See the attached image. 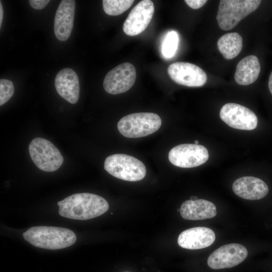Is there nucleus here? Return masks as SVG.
<instances>
[{
    "instance_id": "28",
    "label": "nucleus",
    "mask_w": 272,
    "mask_h": 272,
    "mask_svg": "<svg viewBox=\"0 0 272 272\" xmlns=\"http://www.w3.org/2000/svg\"><path fill=\"white\" fill-rule=\"evenodd\" d=\"M198 143H199V142L197 140H195L194 141V144H195L198 145Z\"/></svg>"
},
{
    "instance_id": "18",
    "label": "nucleus",
    "mask_w": 272,
    "mask_h": 272,
    "mask_svg": "<svg viewBox=\"0 0 272 272\" xmlns=\"http://www.w3.org/2000/svg\"><path fill=\"white\" fill-rule=\"evenodd\" d=\"M260 72V64L258 58L254 55H248L238 63L234 79L239 85H249L257 79Z\"/></svg>"
},
{
    "instance_id": "7",
    "label": "nucleus",
    "mask_w": 272,
    "mask_h": 272,
    "mask_svg": "<svg viewBox=\"0 0 272 272\" xmlns=\"http://www.w3.org/2000/svg\"><path fill=\"white\" fill-rule=\"evenodd\" d=\"M209 155L207 149L199 145L184 144L172 148L168 159L174 166L180 168H193L207 161Z\"/></svg>"
},
{
    "instance_id": "10",
    "label": "nucleus",
    "mask_w": 272,
    "mask_h": 272,
    "mask_svg": "<svg viewBox=\"0 0 272 272\" xmlns=\"http://www.w3.org/2000/svg\"><path fill=\"white\" fill-rule=\"evenodd\" d=\"M248 251L242 245L231 243L223 245L209 256L208 266L213 269H221L235 266L246 258Z\"/></svg>"
},
{
    "instance_id": "19",
    "label": "nucleus",
    "mask_w": 272,
    "mask_h": 272,
    "mask_svg": "<svg viewBox=\"0 0 272 272\" xmlns=\"http://www.w3.org/2000/svg\"><path fill=\"white\" fill-rule=\"evenodd\" d=\"M242 46V38L236 32L225 34L217 41V47L226 59L236 57L241 52Z\"/></svg>"
},
{
    "instance_id": "6",
    "label": "nucleus",
    "mask_w": 272,
    "mask_h": 272,
    "mask_svg": "<svg viewBox=\"0 0 272 272\" xmlns=\"http://www.w3.org/2000/svg\"><path fill=\"white\" fill-rule=\"evenodd\" d=\"M29 152L37 167L45 172L57 170L63 162L58 149L51 142L43 138L33 139L29 145Z\"/></svg>"
},
{
    "instance_id": "21",
    "label": "nucleus",
    "mask_w": 272,
    "mask_h": 272,
    "mask_svg": "<svg viewBox=\"0 0 272 272\" xmlns=\"http://www.w3.org/2000/svg\"><path fill=\"white\" fill-rule=\"evenodd\" d=\"M178 44V36L174 31L170 32L166 36L162 46V52L166 57H171L175 53Z\"/></svg>"
},
{
    "instance_id": "2",
    "label": "nucleus",
    "mask_w": 272,
    "mask_h": 272,
    "mask_svg": "<svg viewBox=\"0 0 272 272\" xmlns=\"http://www.w3.org/2000/svg\"><path fill=\"white\" fill-rule=\"evenodd\" d=\"M25 240L33 246L47 249L65 248L74 244L77 239L70 229L52 226H35L23 233Z\"/></svg>"
},
{
    "instance_id": "23",
    "label": "nucleus",
    "mask_w": 272,
    "mask_h": 272,
    "mask_svg": "<svg viewBox=\"0 0 272 272\" xmlns=\"http://www.w3.org/2000/svg\"><path fill=\"white\" fill-rule=\"evenodd\" d=\"M50 1L49 0H29L30 6L35 10H41L45 8Z\"/></svg>"
},
{
    "instance_id": "12",
    "label": "nucleus",
    "mask_w": 272,
    "mask_h": 272,
    "mask_svg": "<svg viewBox=\"0 0 272 272\" xmlns=\"http://www.w3.org/2000/svg\"><path fill=\"white\" fill-rule=\"evenodd\" d=\"M155 11L152 1L143 0L131 10L123 24V32L133 36L143 32L148 27Z\"/></svg>"
},
{
    "instance_id": "13",
    "label": "nucleus",
    "mask_w": 272,
    "mask_h": 272,
    "mask_svg": "<svg viewBox=\"0 0 272 272\" xmlns=\"http://www.w3.org/2000/svg\"><path fill=\"white\" fill-rule=\"evenodd\" d=\"M75 1L62 0L56 10L54 21L55 37L61 41L70 37L74 26Z\"/></svg>"
},
{
    "instance_id": "11",
    "label": "nucleus",
    "mask_w": 272,
    "mask_h": 272,
    "mask_svg": "<svg viewBox=\"0 0 272 272\" xmlns=\"http://www.w3.org/2000/svg\"><path fill=\"white\" fill-rule=\"evenodd\" d=\"M168 74L176 83L190 87L204 85L207 80L205 71L198 66L186 62H176L168 67Z\"/></svg>"
},
{
    "instance_id": "22",
    "label": "nucleus",
    "mask_w": 272,
    "mask_h": 272,
    "mask_svg": "<svg viewBox=\"0 0 272 272\" xmlns=\"http://www.w3.org/2000/svg\"><path fill=\"white\" fill-rule=\"evenodd\" d=\"M14 93V86L12 81L2 79L0 80V105L7 102Z\"/></svg>"
},
{
    "instance_id": "16",
    "label": "nucleus",
    "mask_w": 272,
    "mask_h": 272,
    "mask_svg": "<svg viewBox=\"0 0 272 272\" xmlns=\"http://www.w3.org/2000/svg\"><path fill=\"white\" fill-rule=\"evenodd\" d=\"M234 192L248 200H258L265 197L268 187L261 179L253 176H243L236 179L232 185Z\"/></svg>"
},
{
    "instance_id": "29",
    "label": "nucleus",
    "mask_w": 272,
    "mask_h": 272,
    "mask_svg": "<svg viewBox=\"0 0 272 272\" xmlns=\"http://www.w3.org/2000/svg\"><path fill=\"white\" fill-rule=\"evenodd\" d=\"M126 272H127V271H126Z\"/></svg>"
},
{
    "instance_id": "14",
    "label": "nucleus",
    "mask_w": 272,
    "mask_h": 272,
    "mask_svg": "<svg viewBox=\"0 0 272 272\" xmlns=\"http://www.w3.org/2000/svg\"><path fill=\"white\" fill-rule=\"evenodd\" d=\"M215 239V234L211 229L196 227L182 232L178 237L177 242L183 248L195 250L210 246Z\"/></svg>"
},
{
    "instance_id": "8",
    "label": "nucleus",
    "mask_w": 272,
    "mask_h": 272,
    "mask_svg": "<svg viewBox=\"0 0 272 272\" xmlns=\"http://www.w3.org/2000/svg\"><path fill=\"white\" fill-rule=\"evenodd\" d=\"M136 79L135 68L129 62L122 63L110 70L106 75L103 83L104 90L112 95L127 91Z\"/></svg>"
},
{
    "instance_id": "26",
    "label": "nucleus",
    "mask_w": 272,
    "mask_h": 272,
    "mask_svg": "<svg viewBox=\"0 0 272 272\" xmlns=\"http://www.w3.org/2000/svg\"><path fill=\"white\" fill-rule=\"evenodd\" d=\"M3 18V9L1 1L0 2V28L1 27Z\"/></svg>"
},
{
    "instance_id": "9",
    "label": "nucleus",
    "mask_w": 272,
    "mask_h": 272,
    "mask_svg": "<svg viewBox=\"0 0 272 272\" xmlns=\"http://www.w3.org/2000/svg\"><path fill=\"white\" fill-rule=\"evenodd\" d=\"M221 119L229 126L241 130H253L257 125L255 114L249 108L241 105L228 103L221 108Z\"/></svg>"
},
{
    "instance_id": "15",
    "label": "nucleus",
    "mask_w": 272,
    "mask_h": 272,
    "mask_svg": "<svg viewBox=\"0 0 272 272\" xmlns=\"http://www.w3.org/2000/svg\"><path fill=\"white\" fill-rule=\"evenodd\" d=\"M54 85L57 93L72 104L76 103L79 99L80 85L77 73L70 68H64L57 74Z\"/></svg>"
},
{
    "instance_id": "4",
    "label": "nucleus",
    "mask_w": 272,
    "mask_h": 272,
    "mask_svg": "<svg viewBox=\"0 0 272 272\" xmlns=\"http://www.w3.org/2000/svg\"><path fill=\"white\" fill-rule=\"evenodd\" d=\"M104 168L112 176L128 181L141 180L146 174V166L142 161L124 154L107 157L104 161Z\"/></svg>"
},
{
    "instance_id": "3",
    "label": "nucleus",
    "mask_w": 272,
    "mask_h": 272,
    "mask_svg": "<svg viewBox=\"0 0 272 272\" xmlns=\"http://www.w3.org/2000/svg\"><path fill=\"white\" fill-rule=\"evenodd\" d=\"M162 120L151 112L134 113L121 118L117 123L119 132L128 138H139L152 134L160 127Z\"/></svg>"
},
{
    "instance_id": "17",
    "label": "nucleus",
    "mask_w": 272,
    "mask_h": 272,
    "mask_svg": "<svg viewBox=\"0 0 272 272\" xmlns=\"http://www.w3.org/2000/svg\"><path fill=\"white\" fill-rule=\"evenodd\" d=\"M181 216L188 220H201L212 218L217 215L215 205L210 201L197 199L184 201L180 208Z\"/></svg>"
},
{
    "instance_id": "24",
    "label": "nucleus",
    "mask_w": 272,
    "mask_h": 272,
    "mask_svg": "<svg viewBox=\"0 0 272 272\" xmlns=\"http://www.w3.org/2000/svg\"><path fill=\"white\" fill-rule=\"evenodd\" d=\"M185 3L193 9H198L202 7L207 2L206 0H185Z\"/></svg>"
},
{
    "instance_id": "27",
    "label": "nucleus",
    "mask_w": 272,
    "mask_h": 272,
    "mask_svg": "<svg viewBox=\"0 0 272 272\" xmlns=\"http://www.w3.org/2000/svg\"><path fill=\"white\" fill-rule=\"evenodd\" d=\"M190 200H195L197 199V197L195 196H192L190 197Z\"/></svg>"
},
{
    "instance_id": "1",
    "label": "nucleus",
    "mask_w": 272,
    "mask_h": 272,
    "mask_svg": "<svg viewBox=\"0 0 272 272\" xmlns=\"http://www.w3.org/2000/svg\"><path fill=\"white\" fill-rule=\"evenodd\" d=\"M59 214L66 218L86 220L100 216L109 209L103 197L91 193H79L57 202Z\"/></svg>"
},
{
    "instance_id": "25",
    "label": "nucleus",
    "mask_w": 272,
    "mask_h": 272,
    "mask_svg": "<svg viewBox=\"0 0 272 272\" xmlns=\"http://www.w3.org/2000/svg\"><path fill=\"white\" fill-rule=\"evenodd\" d=\"M268 86L269 91L272 95V72H271L269 77Z\"/></svg>"
},
{
    "instance_id": "5",
    "label": "nucleus",
    "mask_w": 272,
    "mask_h": 272,
    "mask_svg": "<svg viewBox=\"0 0 272 272\" xmlns=\"http://www.w3.org/2000/svg\"><path fill=\"white\" fill-rule=\"evenodd\" d=\"M260 0H221L220 1L217 20L223 30L232 29L245 17L255 11Z\"/></svg>"
},
{
    "instance_id": "20",
    "label": "nucleus",
    "mask_w": 272,
    "mask_h": 272,
    "mask_svg": "<svg viewBox=\"0 0 272 272\" xmlns=\"http://www.w3.org/2000/svg\"><path fill=\"white\" fill-rule=\"evenodd\" d=\"M131 0H103L105 13L110 16H117L128 9L133 3Z\"/></svg>"
}]
</instances>
